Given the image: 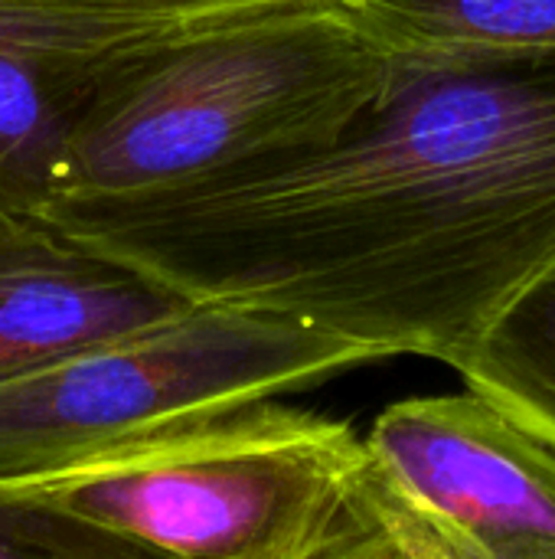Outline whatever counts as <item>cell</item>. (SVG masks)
I'll return each instance as SVG.
<instances>
[{
	"instance_id": "1",
	"label": "cell",
	"mask_w": 555,
	"mask_h": 559,
	"mask_svg": "<svg viewBox=\"0 0 555 559\" xmlns=\"http://www.w3.org/2000/svg\"><path fill=\"white\" fill-rule=\"evenodd\" d=\"M46 219L196 305L455 370L555 262V52L389 69L321 151Z\"/></svg>"
},
{
	"instance_id": "2",
	"label": "cell",
	"mask_w": 555,
	"mask_h": 559,
	"mask_svg": "<svg viewBox=\"0 0 555 559\" xmlns=\"http://www.w3.org/2000/svg\"><path fill=\"white\" fill-rule=\"evenodd\" d=\"M386 85L389 62L343 0H268L128 39L98 72L52 206L144 200L321 151Z\"/></svg>"
},
{
	"instance_id": "3",
	"label": "cell",
	"mask_w": 555,
	"mask_h": 559,
	"mask_svg": "<svg viewBox=\"0 0 555 559\" xmlns=\"http://www.w3.org/2000/svg\"><path fill=\"white\" fill-rule=\"evenodd\" d=\"M360 481L347 423L262 400L0 491L164 559H321L366 527Z\"/></svg>"
},
{
	"instance_id": "4",
	"label": "cell",
	"mask_w": 555,
	"mask_h": 559,
	"mask_svg": "<svg viewBox=\"0 0 555 559\" xmlns=\"http://www.w3.org/2000/svg\"><path fill=\"white\" fill-rule=\"evenodd\" d=\"M370 364L294 321L193 305L36 373L0 383V488H16L144 436L278 400Z\"/></svg>"
},
{
	"instance_id": "5",
	"label": "cell",
	"mask_w": 555,
	"mask_h": 559,
	"mask_svg": "<svg viewBox=\"0 0 555 559\" xmlns=\"http://www.w3.org/2000/svg\"><path fill=\"white\" fill-rule=\"evenodd\" d=\"M360 514L415 559H555V445L471 390L393 403Z\"/></svg>"
},
{
	"instance_id": "6",
	"label": "cell",
	"mask_w": 555,
	"mask_h": 559,
	"mask_svg": "<svg viewBox=\"0 0 555 559\" xmlns=\"http://www.w3.org/2000/svg\"><path fill=\"white\" fill-rule=\"evenodd\" d=\"M193 305L49 219L0 216V383L167 324Z\"/></svg>"
},
{
	"instance_id": "7",
	"label": "cell",
	"mask_w": 555,
	"mask_h": 559,
	"mask_svg": "<svg viewBox=\"0 0 555 559\" xmlns=\"http://www.w3.org/2000/svg\"><path fill=\"white\" fill-rule=\"evenodd\" d=\"M147 36V33H144ZM137 36L0 16V216L43 219L105 59Z\"/></svg>"
},
{
	"instance_id": "8",
	"label": "cell",
	"mask_w": 555,
	"mask_h": 559,
	"mask_svg": "<svg viewBox=\"0 0 555 559\" xmlns=\"http://www.w3.org/2000/svg\"><path fill=\"white\" fill-rule=\"evenodd\" d=\"M389 69L555 52V0H343Z\"/></svg>"
},
{
	"instance_id": "9",
	"label": "cell",
	"mask_w": 555,
	"mask_h": 559,
	"mask_svg": "<svg viewBox=\"0 0 555 559\" xmlns=\"http://www.w3.org/2000/svg\"><path fill=\"white\" fill-rule=\"evenodd\" d=\"M455 370L471 393L555 445V262L494 318Z\"/></svg>"
},
{
	"instance_id": "10",
	"label": "cell",
	"mask_w": 555,
	"mask_h": 559,
	"mask_svg": "<svg viewBox=\"0 0 555 559\" xmlns=\"http://www.w3.org/2000/svg\"><path fill=\"white\" fill-rule=\"evenodd\" d=\"M0 559H164L26 495L0 491Z\"/></svg>"
},
{
	"instance_id": "11",
	"label": "cell",
	"mask_w": 555,
	"mask_h": 559,
	"mask_svg": "<svg viewBox=\"0 0 555 559\" xmlns=\"http://www.w3.org/2000/svg\"><path fill=\"white\" fill-rule=\"evenodd\" d=\"M268 0H0V16L101 36H144Z\"/></svg>"
},
{
	"instance_id": "12",
	"label": "cell",
	"mask_w": 555,
	"mask_h": 559,
	"mask_svg": "<svg viewBox=\"0 0 555 559\" xmlns=\"http://www.w3.org/2000/svg\"><path fill=\"white\" fill-rule=\"evenodd\" d=\"M321 559H415L406 547H399L389 534L379 527H360L357 534L343 537L337 547H330Z\"/></svg>"
}]
</instances>
